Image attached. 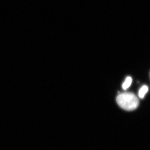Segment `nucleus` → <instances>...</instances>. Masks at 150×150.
Masks as SVG:
<instances>
[{
    "mask_svg": "<svg viewBox=\"0 0 150 150\" xmlns=\"http://www.w3.org/2000/svg\"><path fill=\"white\" fill-rule=\"evenodd\" d=\"M148 91L147 86H144L140 89L139 93V97L141 98H144L145 95Z\"/></svg>",
    "mask_w": 150,
    "mask_h": 150,
    "instance_id": "2",
    "label": "nucleus"
},
{
    "mask_svg": "<svg viewBox=\"0 0 150 150\" xmlns=\"http://www.w3.org/2000/svg\"><path fill=\"white\" fill-rule=\"evenodd\" d=\"M118 105L124 110H135L139 105V99L134 94L130 92L123 93L119 94L116 98Z\"/></svg>",
    "mask_w": 150,
    "mask_h": 150,
    "instance_id": "1",
    "label": "nucleus"
},
{
    "mask_svg": "<svg viewBox=\"0 0 150 150\" xmlns=\"http://www.w3.org/2000/svg\"><path fill=\"white\" fill-rule=\"evenodd\" d=\"M132 78L131 77H128L126 78V80L123 83V85H122V87H123V89L126 90L129 88L130 86H131V83H132Z\"/></svg>",
    "mask_w": 150,
    "mask_h": 150,
    "instance_id": "3",
    "label": "nucleus"
}]
</instances>
